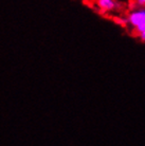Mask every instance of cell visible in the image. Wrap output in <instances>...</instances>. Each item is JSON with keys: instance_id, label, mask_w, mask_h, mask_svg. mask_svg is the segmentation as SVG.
Wrapping results in <instances>:
<instances>
[{"instance_id": "cell-1", "label": "cell", "mask_w": 145, "mask_h": 146, "mask_svg": "<svg viewBox=\"0 0 145 146\" xmlns=\"http://www.w3.org/2000/svg\"><path fill=\"white\" fill-rule=\"evenodd\" d=\"M127 22L128 26L134 33L139 35L145 31V7H132L127 14Z\"/></svg>"}, {"instance_id": "cell-2", "label": "cell", "mask_w": 145, "mask_h": 146, "mask_svg": "<svg viewBox=\"0 0 145 146\" xmlns=\"http://www.w3.org/2000/svg\"><path fill=\"white\" fill-rule=\"evenodd\" d=\"M94 7L102 14H112L121 9L118 0H94Z\"/></svg>"}, {"instance_id": "cell-3", "label": "cell", "mask_w": 145, "mask_h": 146, "mask_svg": "<svg viewBox=\"0 0 145 146\" xmlns=\"http://www.w3.org/2000/svg\"><path fill=\"white\" fill-rule=\"evenodd\" d=\"M113 21L116 22V25H119L120 27H126L128 26V22H127V17L126 16H122V15H116L113 17Z\"/></svg>"}, {"instance_id": "cell-4", "label": "cell", "mask_w": 145, "mask_h": 146, "mask_svg": "<svg viewBox=\"0 0 145 146\" xmlns=\"http://www.w3.org/2000/svg\"><path fill=\"white\" fill-rule=\"evenodd\" d=\"M134 7H145V0H134Z\"/></svg>"}, {"instance_id": "cell-5", "label": "cell", "mask_w": 145, "mask_h": 146, "mask_svg": "<svg viewBox=\"0 0 145 146\" xmlns=\"http://www.w3.org/2000/svg\"><path fill=\"white\" fill-rule=\"evenodd\" d=\"M138 37H139V39L142 40L143 42H145V31H144V32H142V33L139 34Z\"/></svg>"}]
</instances>
